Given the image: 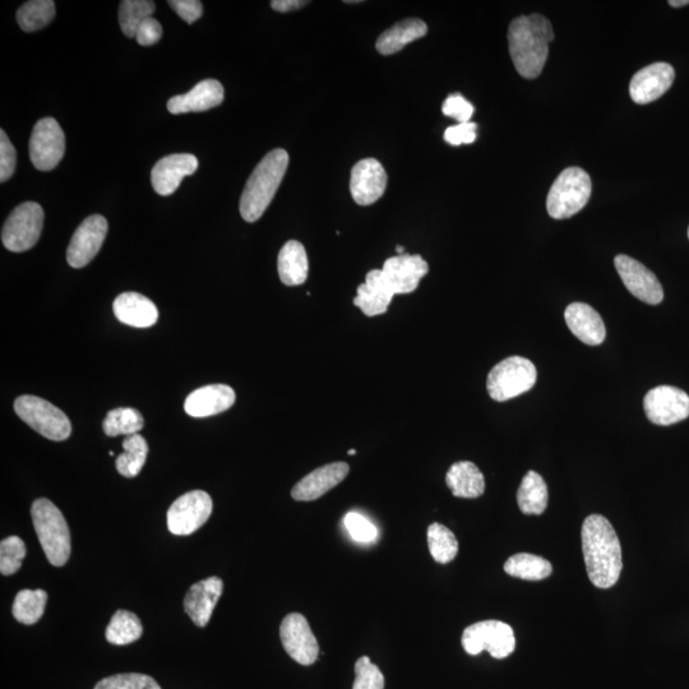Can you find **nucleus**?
<instances>
[{"instance_id": "nucleus-1", "label": "nucleus", "mask_w": 689, "mask_h": 689, "mask_svg": "<svg viewBox=\"0 0 689 689\" xmlns=\"http://www.w3.org/2000/svg\"><path fill=\"white\" fill-rule=\"evenodd\" d=\"M581 538L591 584L610 589L617 584L623 570L622 547L612 524L603 516L591 515L582 525Z\"/></svg>"}, {"instance_id": "nucleus-2", "label": "nucleus", "mask_w": 689, "mask_h": 689, "mask_svg": "<svg viewBox=\"0 0 689 689\" xmlns=\"http://www.w3.org/2000/svg\"><path fill=\"white\" fill-rule=\"evenodd\" d=\"M554 40L552 23L541 15L520 16L508 29V45L517 73L526 80L539 77Z\"/></svg>"}, {"instance_id": "nucleus-3", "label": "nucleus", "mask_w": 689, "mask_h": 689, "mask_svg": "<svg viewBox=\"0 0 689 689\" xmlns=\"http://www.w3.org/2000/svg\"><path fill=\"white\" fill-rule=\"evenodd\" d=\"M289 166V154L277 149L263 157L256 166L240 198V215L247 223H256L274 200Z\"/></svg>"}, {"instance_id": "nucleus-4", "label": "nucleus", "mask_w": 689, "mask_h": 689, "mask_svg": "<svg viewBox=\"0 0 689 689\" xmlns=\"http://www.w3.org/2000/svg\"><path fill=\"white\" fill-rule=\"evenodd\" d=\"M32 522L46 558L55 567H62L71 557V534L66 519L49 499L40 498L32 504Z\"/></svg>"}, {"instance_id": "nucleus-5", "label": "nucleus", "mask_w": 689, "mask_h": 689, "mask_svg": "<svg viewBox=\"0 0 689 689\" xmlns=\"http://www.w3.org/2000/svg\"><path fill=\"white\" fill-rule=\"evenodd\" d=\"M593 192L590 175L581 168H567L550 187L547 210L556 220L570 219L584 210Z\"/></svg>"}, {"instance_id": "nucleus-6", "label": "nucleus", "mask_w": 689, "mask_h": 689, "mask_svg": "<svg viewBox=\"0 0 689 689\" xmlns=\"http://www.w3.org/2000/svg\"><path fill=\"white\" fill-rule=\"evenodd\" d=\"M538 371L529 359L511 356L488 374L487 388L494 401L504 402L524 395L535 386Z\"/></svg>"}, {"instance_id": "nucleus-7", "label": "nucleus", "mask_w": 689, "mask_h": 689, "mask_svg": "<svg viewBox=\"0 0 689 689\" xmlns=\"http://www.w3.org/2000/svg\"><path fill=\"white\" fill-rule=\"evenodd\" d=\"M15 411L27 425L50 441L62 442L71 436L68 416L38 396L23 395L15 402Z\"/></svg>"}, {"instance_id": "nucleus-8", "label": "nucleus", "mask_w": 689, "mask_h": 689, "mask_svg": "<svg viewBox=\"0 0 689 689\" xmlns=\"http://www.w3.org/2000/svg\"><path fill=\"white\" fill-rule=\"evenodd\" d=\"M462 647L469 655L488 651L494 659H506L515 651L516 638L510 624L483 621L467 627L462 633Z\"/></svg>"}, {"instance_id": "nucleus-9", "label": "nucleus", "mask_w": 689, "mask_h": 689, "mask_svg": "<svg viewBox=\"0 0 689 689\" xmlns=\"http://www.w3.org/2000/svg\"><path fill=\"white\" fill-rule=\"evenodd\" d=\"M44 226L43 207L25 202L13 210L3 225L2 242L8 251L21 253L34 248Z\"/></svg>"}, {"instance_id": "nucleus-10", "label": "nucleus", "mask_w": 689, "mask_h": 689, "mask_svg": "<svg viewBox=\"0 0 689 689\" xmlns=\"http://www.w3.org/2000/svg\"><path fill=\"white\" fill-rule=\"evenodd\" d=\"M212 499L203 490H192L171 504L168 527L171 534L188 536L206 524L212 513Z\"/></svg>"}, {"instance_id": "nucleus-11", "label": "nucleus", "mask_w": 689, "mask_h": 689, "mask_svg": "<svg viewBox=\"0 0 689 689\" xmlns=\"http://www.w3.org/2000/svg\"><path fill=\"white\" fill-rule=\"evenodd\" d=\"M66 152V136L57 120L43 118L35 124L30 138V159L40 171L57 168Z\"/></svg>"}, {"instance_id": "nucleus-12", "label": "nucleus", "mask_w": 689, "mask_h": 689, "mask_svg": "<svg viewBox=\"0 0 689 689\" xmlns=\"http://www.w3.org/2000/svg\"><path fill=\"white\" fill-rule=\"evenodd\" d=\"M644 409L651 423L668 427L688 418L689 396L681 388L655 387L646 393Z\"/></svg>"}, {"instance_id": "nucleus-13", "label": "nucleus", "mask_w": 689, "mask_h": 689, "mask_svg": "<svg viewBox=\"0 0 689 689\" xmlns=\"http://www.w3.org/2000/svg\"><path fill=\"white\" fill-rule=\"evenodd\" d=\"M280 637L282 646L291 659L304 667L316 663L319 655L318 641L304 615H286L281 623Z\"/></svg>"}, {"instance_id": "nucleus-14", "label": "nucleus", "mask_w": 689, "mask_h": 689, "mask_svg": "<svg viewBox=\"0 0 689 689\" xmlns=\"http://www.w3.org/2000/svg\"><path fill=\"white\" fill-rule=\"evenodd\" d=\"M615 268L627 290L640 299L641 302L650 305H658L663 302L664 290L658 277L641 262L633 260L626 254H619L614 260Z\"/></svg>"}, {"instance_id": "nucleus-15", "label": "nucleus", "mask_w": 689, "mask_h": 689, "mask_svg": "<svg viewBox=\"0 0 689 689\" xmlns=\"http://www.w3.org/2000/svg\"><path fill=\"white\" fill-rule=\"evenodd\" d=\"M108 221L104 216L92 215L78 226L67 249V261L73 268H82L94 260L108 235Z\"/></svg>"}, {"instance_id": "nucleus-16", "label": "nucleus", "mask_w": 689, "mask_h": 689, "mask_svg": "<svg viewBox=\"0 0 689 689\" xmlns=\"http://www.w3.org/2000/svg\"><path fill=\"white\" fill-rule=\"evenodd\" d=\"M383 280L393 294L413 293L420 284V280L428 275V263L422 256H402L388 258L382 268Z\"/></svg>"}, {"instance_id": "nucleus-17", "label": "nucleus", "mask_w": 689, "mask_h": 689, "mask_svg": "<svg viewBox=\"0 0 689 689\" xmlns=\"http://www.w3.org/2000/svg\"><path fill=\"white\" fill-rule=\"evenodd\" d=\"M387 174L376 159L359 161L351 170L350 192L360 206L376 203L386 192Z\"/></svg>"}, {"instance_id": "nucleus-18", "label": "nucleus", "mask_w": 689, "mask_h": 689, "mask_svg": "<svg viewBox=\"0 0 689 689\" xmlns=\"http://www.w3.org/2000/svg\"><path fill=\"white\" fill-rule=\"evenodd\" d=\"M674 78V68L668 63H654L642 68L630 83L632 100L646 105L660 99L672 87Z\"/></svg>"}, {"instance_id": "nucleus-19", "label": "nucleus", "mask_w": 689, "mask_h": 689, "mask_svg": "<svg viewBox=\"0 0 689 689\" xmlns=\"http://www.w3.org/2000/svg\"><path fill=\"white\" fill-rule=\"evenodd\" d=\"M198 160L194 155L175 154L157 161L151 171V183L160 196H170L189 175L196 173Z\"/></svg>"}, {"instance_id": "nucleus-20", "label": "nucleus", "mask_w": 689, "mask_h": 689, "mask_svg": "<svg viewBox=\"0 0 689 689\" xmlns=\"http://www.w3.org/2000/svg\"><path fill=\"white\" fill-rule=\"evenodd\" d=\"M350 467L345 462H334L318 467L300 480L291 490V497L298 502H312L330 492L348 476Z\"/></svg>"}, {"instance_id": "nucleus-21", "label": "nucleus", "mask_w": 689, "mask_h": 689, "mask_svg": "<svg viewBox=\"0 0 689 689\" xmlns=\"http://www.w3.org/2000/svg\"><path fill=\"white\" fill-rule=\"evenodd\" d=\"M223 589V580L219 577L206 578L191 586L184 599V609L196 626L206 627L210 622Z\"/></svg>"}, {"instance_id": "nucleus-22", "label": "nucleus", "mask_w": 689, "mask_h": 689, "mask_svg": "<svg viewBox=\"0 0 689 689\" xmlns=\"http://www.w3.org/2000/svg\"><path fill=\"white\" fill-rule=\"evenodd\" d=\"M235 391L226 385H210L198 388L187 397L184 410L193 418H207V416L224 413L234 405Z\"/></svg>"}, {"instance_id": "nucleus-23", "label": "nucleus", "mask_w": 689, "mask_h": 689, "mask_svg": "<svg viewBox=\"0 0 689 689\" xmlns=\"http://www.w3.org/2000/svg\"><path fill=\"white\" fill-rule=\"evenodd\" d=\"M223 101V85L216 80H205L197 83L188 94L171 97L168 110L171 114L201 113L216 108Z\"/></svg>"}, {"instance_id": "nucleus-24", "label": "nucleus", "mask_w": 689, "mask_h": 689, "mask_svg": "<svg viewBox=\"0 0 689 689\" xmlns=\"http://www.w3.org/2000/svg\"><path fill=\"white\" fill-rule=\"evenodd\" d=\"M564 319L572 334L584 344L590 346L603 344L607 330L600 314L591 305L585 303L568 305L564 312Z\"/></svg>"}, {"instance_id": "nucleus-25", "label": "nucleus", "mask_w": 689, "mask_h": 689, "mask_svg": "<svg viewBox=\"0 0 689 689\" xmlns=\"http://www.w3.org/2000/svg\"><path fill=\"white\" fill-rule=\"evenodd\" d=\"M115 317L124 325L149 328L159 319L156 305L145 295L133 293L120 294L113 304Z\"/></svg>"}, {"instance_id": "nucleus-26", "label": "nucleus", "mask_w": 689, "mask_h": 689, "mask_svg": "<svg viewBox=\"0 0 689 689\" xmlns=\"http://www.w3.org/2000/svg\"><path fill=\"white\" fill-rule=\"evenodd\" d=\"M395 294L388 288L383 280L381 270L368 272L364 284L358 288V295L354 299V305L362 309L367 317H377L387 312Z\"/></svg>"}, {"instance_id": "nucleus-27", "label": "nucleus", "mask_w": 689, "mask_h": 689, "mask_svg": "<svg viewBox=\"0 0 689 689\" xmlns=\"http://www.w3.org/2000/svg\"><path fill=\"white\" fill-rule=\"evenodd\" d=\"M446 483L453 496L474 499L483 496L485 480L479 467L470 461L456 462L446 475Z\"/></svg>"}, {"instance_id": "nucleus-28", "label": "nucleus", "mask_w": 689, "mask_h": 689, "mask_svg": "<svg viewBox=\"0 0 689 689\" xmlns=\"http://www.w3.org/2000/svg\"><path fill=\"white\" fill-rule=\"evenodd\" d=\"M427 32V23L418 20V18H408V20L396 23L390 30L379 36L377 40L378 53L382 55L399 53L406 45L424 38Z\"/></svg>"}, {"instance_id": "nucleus-29", "label": "nucleus", "mask_w": 689, "mask_h": 689, "mask_svg": "<svg viewBox=\"0 0 689 689\" xmlns=\"http://www.w3.org/2000/svg\"><path fill=\"white\" fill-rule=\"evenodd\" d=\"M280 280L288 286H299L308 279L309 263L304 245L297 240H289L281 248L277 260Z\"/></svg>"}, {"instance_id": "nucleus-30", "label": "nucleus", "mask_w": 689, "mask_h": 689, "mask_svg": "<svg viewBox=\"0 0 689 689\" xmlns=\"http://www.w3.org/2000/svg\"><path fill=\"white\" fill-rule=\"evenodd\" d=\"M548 487L543 476L529 471L517 492V503L525 515H541L548 507Z\"/></svg>"}, {"instance_id": "nucleus-31", "label": "nucleus", "mask_w": 689, "mask_h": 689, "mask_svg": "<svg viewBox=\"0 0 689 689\" xmlns=\"http://www.w3.org/2000/svg\"><path fill=\"white\" fill-rule=\"evenodd\" d=\"M504 572L521 580L541 581L552 575L553 567L547 559L530 553H519L507 559Z\"/></svg>"}, {"instance_id": "nucleus-32", "label": "nucleus", "mask_w": 689, "mask_h": 689, "mask_svg": "<svg viewBox=\"0 0 689 689\" xmlns=\"http://www.w3.org/2000/svg\"><path fill=\"white\" fill-rule=\"evenodd\" d=\"M123 448L124 452L115 461L118 473L126 478H136L146 464L149 445L146 439L137 433L124 439Z\"/></svg>"}, {"instance_id": "nucleus-33", "label": "nucleus", "mask_w": 689, "mask_h": 689, "mask_svg": "<svg viewBox=\"0 0 689 689\" xmlns=\"http://www.w3.org/2000/svg\"><path fill=\"white\" fill-rule=\"evenodd\" d=\"M142 632V623L136 614L128 610H118L106 628L105 636L110 644L123 646L140 640Z\"/></svg>"}, {"instance_id": "nucleus-34", "label": "nucleus", "mask_w": 689, "mask_h": 689, "mask_svg": "<svg viewBox=\"0 0 689 689\" xmlns=\"http://www.w3.org/2000/svg\"><path fill=\"white\" fill-rule=\"evenodd\" d=\"M46 601L48 594L44 590H22L13 603V617L27 626L38 623L44 615Z\"/></svg>"}, {"instance_id": "nucleus-35", "label": "nucleus", "mask_w": 689, "mask_h": 689, "mask_svg": "<svg viewBox=\"0 0 689 689\" xmlns=\"http://www.w3.org/2000/svg\"><path fill=\"white\" fill-rule=\"evenodd\" d=\"M55 17V3L53 0H31L18 9L17 22L26 32L44 29Z\"/></svg>"}, {"instance_id": "nucleus-36", "label": "nucleus", "mask_w": 689, "mask_h": 689, "mask_svg": "<svg viewBox=\"0 0 689 689\" xmlns=\"http://www.w3.org/2000/svg\"><path fill=\"white\" fill-rule=\"evenodd\" d=\"M428 547L430 556L441 564L452 562L459 553V541L455 534L441 524H432L428 527Z\"/></svg>"}, {"instance_id": "nucleus-37", "label": "nucleus", "mask_w": 689, "mask_h": 689, "mask_svg": "<svg viewBox=\"0 0 689 689\" xmlns=\"http://www.w3.org/2000/svg\"><path fill=\"white\" fill-rule=\"evenodd\" d=\"M145 425L140 411L133 408H119L109 411L104 419L103 429L106 436H132Z\"/></svg>"}, {"instance_id": "nucleus-38", "label": "nucleus", "mask_w": 689, "mask_h": 689, "mask_svg": "<svg viewBox=\"0 0 689 689\" xmlns=\"http://www.w3.org/2000/svg\"><path fill=\"white\" fill-rule=\"evenodd\" d=\"M156 4L151 0H123L119 8V22L127 38H136L142 22L152 16Z\"/></svg>"}, {"instance_id": "nucleus-39", "label": "nucleus", "mask_w": 689, "mask_h": 689, "mask_svg": "<svg viewBox=\"0 0 689 689\" xmlns=\"http://www.w3.org/2000/svg\"><path fill=\"white\" fill-rule=\"evenodd\" d=\"M26 545L18 536H9L0 543V572L4 576H11L20 571L23 559L26 557Z\"/></svg>"}, {"instance_id": "nucleus-40", "label": "nucleus", "mask_w": 689, "mask_h": 689, "mask_svg": "<svg viewBox=\"0 0 689 689\" xmlns=\"http://www.w3.org/2000/svg\"><path fill=\"white\" fill-rule=\"evenodd\" d=\"M95 689H161L149 675L128 673L112 675L96 684Z\"/></svg>"}, {"instance_id": "nucleus-41", "label": "nucleus", "mask_w": 689, "mask_h": 689, "mask_svg": "<svg viewBox=\"0 0 689 689\" xmlns=\"http://www.w3.org/2000/svg\"><path fill=\"white\" fill-rule=\"evenodd\" d=\"M353 689H385V677L368 656H363L355 664Z\"/></svg>"}, {"instance_id": "nucleus-42", "label": "nucleus", "mask_w": 689, "mask_h": 689, "mask_svg": "<svg viewBox=\"0 0 689 689\" xmlns=\"http://www.w3.org/2000/svg\"><path fill=\"white\" fill-rule=\"evenodd\" d=\"M344 524L351 538L358 543L371 544L377 539V527L358 512H349L345 516Z\"/></svg>"}, {"instance_id": "nucleus-43", "label": "nucleus", "mask_w": 689, "mask_h": 689, "mask_svg": "<svg viewBox=\"0 0 689 689\" xmlns=\"http://www.w3.org/2000/svg\"><path fill=\"white\" fill-rule=\"evenodd\" d=\"M442 113L448 118L455 119L457 123H470L473 118L474 106L460 94H453L447 97L442 106Z\"/></svg>"}, {"instance_id": "nucleus-44", "label": "nucleus", "mask_w": 689, "mask_h": 689, "mask_svg": "<svg viewBox=\"0 0 689 689\" xmlns=\"http://www.w3.org/2000/svg\"><path fill=\"white\" fill-rule=\"evenodd\" d=\"M16 149L12 145L6 132L0 131V182L4 183L12 178L16 170Z\"/></svg>"}, {"instance_id": "nucleus-45", "label": "nucleus", "mask_w": 689, "mask_h": 689, "mask_svg": "<svg viewBox=\"0 0 689 689\" xmlns=\"http://www.w3.org/2000/svg\"><path fill=\"white\" fill-rule=\"evenodd\" d=\"M476 128L478 126L471 122L447 128L445 141L451 146L470 145L476 140Z\"/></svg>"}, {"instance_id": "nucleus-46", "label": "nucleus", "mask_w": 689, "mask_h": 689, "mask_svg": "<svg viewBox=\"0 0 689 689\" xmlns=\"http://www.w3.org/2000/svg\"><path fill=\"white\" fill-rule=\"evenodd\" d=\"M161 36H163V27L160 22L154 17H149L142 22L140 29L137 31V43L142 46H151L159 43Z\"/></svg>"}, {"instance_id": "nucleus-47", "label": "nucleus", "mask_w": 689, "mask_h": 689, "mask_svg": "<svg viewBox=\"0 0 689 689\" xmlns=\"http://www.w3.org/2000/svg\"><path fill=\"white\" fill-rule=\"evenodd\" d=\"M169 6L187 23L200 20L203 12L202 3L198 0H170Z\"/></svg>"}, {"instance_id": "nucleus-48", "label": "nucleus", "mask_w": 689, "mask_h": 689, "mask_svg": "<svg viewBox=\"0 0 689 689\" xmlns=\"http://www.w3.org/2000/svg\"><path fill=\"white\" fill-rule=\"evenodd\" d=\"M308 2H302V0H274L271 2L272 9L277 12H291L297 11V9L303 8Z\"/></svg>"}, {"instance_id": "nucleus-49", "label": "nucleus", "mask_w": 689, "mask_h": 689, "mask_svg": "<svg viewBox=\"0 0 689 689\" xmlns=\"http://www.w3.org/2000/svg\"><path fill=\"white\" fill-rule=\"evenodd\" d=\"M669 4L674 8H681L684 6H688L689 0H670Z\"/></svg>"}, {"instance_id": "nucleus-50", "label": "nucleus", "mask_w": 689, "mask_h": 689, "mask_svg": "<svg viewBox=\"0 0 689 689\" xmlns=\"http://www.w3.org/2000/svg\"><path fill=\"white\" fill-rule=\"evenodd\" d=\"M396 251L400 253V256H402V254H405V248L401 247V245H399V247L396 248Z\"/></svg>"}, {"instance_id": "nucleus-51", "label": "nucleus", "mask_w": 689, "mask_h": 689, "mask_svg": "<svg viewBox=\"0 0 689 689\" xmlns=\"http://www.w3.org/2000/svg\"><path fill=\"white\" fill-rule=\"evenodd\" d=\"M348 453L349 455H356V450H350Z\"/></svg>"}, {"instance_id": "nucleus-52", "label": "nucleus", "mask_w": 689, "mask_h": 689, "mask_svg": "<svg viewBox=\"0 0 689 689\" xmlns=\"http://www.w3.org/2000/svg\"><path fill=\"white\" fill-rule=\"evenodd\" d=\"M688 239H689V228H688Z\"/></svg>"}]
</instances>
